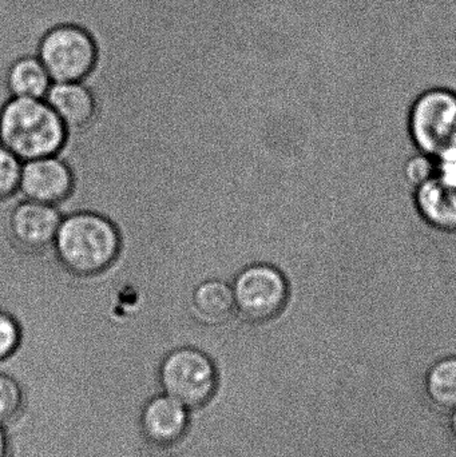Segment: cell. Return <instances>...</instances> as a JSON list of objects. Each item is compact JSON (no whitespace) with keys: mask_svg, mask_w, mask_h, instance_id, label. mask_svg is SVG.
Segmentation results:
<instances>
[{"mask_svg":"<svg viewBox=\"0 0 456 457\" xmlns=\"http://www.w3.org/2000/svg\"><path fill=\"white\" fill-rule=\"evenodd\" d=\"M66 21L95 43V115L58 153L74 177L62 214L122 233L224 214L240 106L227 2L72 0Z\"/></svg>","mask_w":456,"mask_h":457,"instance_id":"6da1fadb","label":"cell"},{"mask_svg":"<svg viewBox=\"0 0 456 457\" xmlns=\"http://www.w3.org/2000/svg\"><path fill=\"white\" fill-rule=\"evenodd\" d=\"M54 252L64 270L79 278H93L106 273L117 262L120 231L101 214L75 212L62 220Z\"/></svg>","mask_w":456,"mask_h":457,"instance_id":"7a4b0ae2","label":"cell"},{"mask_svg":"<svg viewBox=\"0 0 456 457\" xmlns=\"http://www.w3.org/2000/svg\"><path fill=\"white\" fill-rule=\"evenodd\" d=\"M67 129L46 99L13 98L0 106V144L21 162L58 155Z\"/></svg>","mask_w":456,"mask_h":457,"instance_id":"3957f363","label":"cell"},{"mask_svg":"<svg viewBox=\"0 0 456 457\" xmlns=\"http://www.w3.org/2000/svg\"><path fill=\"white\" fill-rule=\"evenodd\" d=\"M232 289L238 319L254 328L278 321L291 303V279L275 263L254 262L241 269Z\"/></svg>","mask_w":456,"mask_h":457,"instance_id":"277c9868","label":"cell"},{"mask_svg":"<svg viewBox=\"0 0 456 457\" xmlns=\"http://www.w3.org/2000/svg\"><path fill=\"white\" fill-rule=\"evenodd\" d=\"M418 152L434 160L456 157V90L433 86L418 94L407 120Z\"/></svg>","mask_w":456,"mask_h":457,"instance_id":"5b68a950","label":"cell"},{"mask_svg":"<svg viewBox=\"0 0 456 457\" xmlns=\"http://www.w3.org/2000/svg\"><path fill=\"white\" fill-rule=\"evenodd\" d=\"M160 378L169 397L185 408H200L216 391L217 368L203 349L178 346L163 357Z\"/></svg>","mask_w":456,"mask_h":457,"instance_id":"8992f818","label":"cell"},{"mask_svg":"<svg viewBox=\"0 0 456 457\" xmlns=\"http://www.w3.org/2000/svg\"><path fill=\"white\" fill-rule=\"evenodd\" d=\"M37 56L53 83L83 82L95 64L96 47L82 27L59 24L43 35Z\"/></svg>","mask_w":456,"mask_h":457,"instance_id":"52a82bcc","label":"cell"},{"mask_svg":"<svg viewBox=\"0 0 456 457\" xmlns=\"http://www.w3.org/2000/svg\"><path fill=\"white\" fill-rule=\"evenodd\" d=\"M4 233L23 253H40L54 247L63 214L56 206L24 200L16 195L7 203Z\"/></svg>","mask_w":456,"mask_h":457,"instance_id":"ba28073f","label":"cell"},{"mask_svg":"<svg viewBox=\"0 0 456 457\" xmlns=\"http://www.w3.org/2000/svg\"><path fill=\"white\" fill-rule=\"evenodd\" d=\"M74 189L71 169L58 155L27 161L21 165L19 197L46 205L59 206Z\"/></svg>","mask_w":456,"mask_h":457,"instance_id":"9c48e42d","label":"cell"},{"mask_svg":"<svg viewBox=\"0 0 456 457\" xmlns=\"http://www.w3.org/2000/svg\"><path fill=\"white\" fill-rule=\"evenodd\" d=\"M414 205L427 227L456 233V179L436 174L414 187Z\"/></svg>","mask_w":456,"mask_h":457,"instance_id":"30bf717a","label":"cell"},{"mask_svg":"<svg viewBox=\"0 0 456 457\" xmlns=\"http://www.w3.org/2000/svg\"><path fill=\"white\" fill-rule=\"evenodd\" d=\"M193 314L201 324L211 328L245 324L237 317L232 284L220 278L200 282L193 290Z\"/></svg>","mask_w":456,"mask_h":457,"instance_id":"8fae6325","label":"cell"},{"mask_svg":"<svg viewBox=\"0 0 456 457\" xmlns=\"http://www.w3.org/2000/svg\"><path fill=\"white\" fill-rule=\"evenodd\" d=\"M45 99L61 118L67 131L83 130L95 115V99L83 82L53 83Z\"/></svg>","mask_w":456,"mask_h":457,"instance_id":"7c38bea8","label":"cell"},{"mask_svg":"<svg viewBox=\"0 0 456 457\" xmlns=\"http://www.w3.org/2000/svg\"><path fill=\"white\" fill-rule=\"evenodd\" d=\"M187 423L184 405L169 396L152 400L142 415L145 436L161 447L178 443L187 432Z\"/></svg>","mask_w":456,"mask_h":457,"instance_id":"4fadbf2b","label":"cell"},{"mask_svg":"<svg viewBox=\"0 0 456 457\" xmlns=\"http://www.w3.org/2000/svg\"><path fill=\"white\" fill-rule=\"evenodd\" d=\"M53 79L37 55L21 56L8 66L4 87L13 98L45 99Z\"/></svg>","mask_w":456,"mask_h":457,"instance_id":"5bb4252c","label":"cell"},{"mask_svg":"<svg viewBox=\"0 0 456 457\" xmlns=\"http://www.w3.org/2000/svg\"><path fill=\"white\" fill-rule=\"evenodd\" d=\"M428 399L442 410L456 408V356H447L431 365L425 378Z\"/></svg>","mask_w":456,"mask_h":457,"instance_id":"9a60e30c","label":"cell"},{"mask_svg":"<svg viewBox=\"0 0 456 457\" xmlns=\"http://www.w3.org/2000/svg\"><path fill=\"white\" fill-rule=\"evenodd\" d=\"M21 162L4 145L0 144V204L18 195Z\"/></svg>","mask_w":456,"mask_h":457,"instance_id":"2e32d148","label":"cell"},{"mask_svg":"<svg viewBox=\"0 0 456 457\" xmlns=\"http://www.w3.org/2000/svg\"><path fill=\"white\" fill-rule=\"evenodd\" d=\"M23 407V392L15 378L0 373V424L13 420Z\"/></svg>","mask_w":456,"mask_h":457,"instance_id":"e0dca14e","label":"cell"},{"mask_svg":"<svg viewBox=\"0 0 456 457\" xmlns=\"http://www.w3.org/2000/svg\"><path fill=\"white\" fill-rule=\"evenodd\" d=\"M21 327L10 312L0 309V362L12 357L21 345Z\"/></svg>","mask_w":456,"mask_h":457,"instance_id":"ac0fdd59","label":"cell"},{"mask_svg":"<svg viewBox=\"0 0 456 457\" xmlns=\"http://www.w3.org/2000/svg\"><path fill=\"white\" fill-rule=\"evenodd\" d=\"M436 163L434 158L418 152L404 166V179L412 187H419L435 176Z\"/></svg>","mask_w":456,"mask_h":457,"instance_id":"d6986e66","label":"cell"},{"mask_svg":"<svg viewBox=\"0 0 456 457\" xmlns=\"http://www.w3.org/2000/svg\"><path fill=\"white\" fill-rule=\"evenodd\" d=\"M8 455V443L5 437L4 431H3L2 424H0V457H7Z\"/></svg>","mask_w":456,"mask_h":457,"instance_id":"ffe728a7","label":"cell"},{"mask_svg":"<svg viewBox=\"0 0 456 457\" xmlns=\"http://www.w3.org/2000/svg\"><path fill=\"white\" fill-rule=\"evenodd\" d=\"M452 435H454V437L456 439V408H454V410H452Z\"/></svg>","mask_w":456,"mask_h":457,"instance_id":"44dd1931","label":"cell"}]
</instances>
